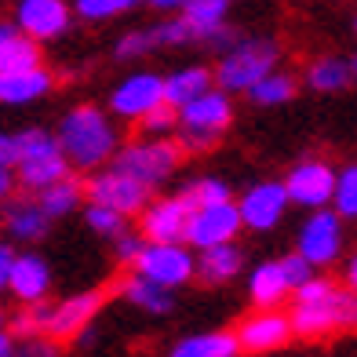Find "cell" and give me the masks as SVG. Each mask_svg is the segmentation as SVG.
I'll list each match as a JSON object with an SVG mask.
<instances>
[{
	"label": "cell",
	"instance_id": "1",
	"mask_svg": "<svg viewBox=\"0 0 357 357\" xmlns=\"http://www.w3.org/2000/svg\"><path fill=\"white\" fill-rule=\"evenodd\" d=\"M288 299H291L288 306L291 339H306V343H321L328 335L347 332L357 317L354 288L324 278V273H310L303 284L291 288Z\"/></svg>",
	"mask_w": 357,
	"mask_h": 357
},
{
	"label": "cell",
	"instance_id": "2",
	"mask_svg": "<svg viewBox=\"0 0 357 357\" xmlns=\"http://www.w3.org/2000/svg\"><path fill=\"white\" fill-rule=\"evenodd\" d=\"M55 142L73 172H99L121 150V128L109 117V109L95 102H80L62 113Z\"/></svg>",
	"mask_w": 357,
	"mask_h": 357
},
{
	"label": "cell",
	"instance_id": "3",
	"mask_svg": "<svg viewBox=\"0 0 357 357\" xmlns=\"http://www.w3.org/2000/svg\"><path fill=\"white\" fill-rule=\"evenodd\" d=\"M175 142L183 153H208L234 124V95L219 88L201 91L175 109Z\"/></svg>",
	"mask_w": 357,
	"mask_h": 357
},
{
	"label": "cell",
	"instance_id": "4",
	"mask_svg": "<svg viewBox=\"0 0 357 357\" xmlns=\"http://www.w3.org/2000/svg\"><path fill=\"white\" fill-rule=\"evenodd\" d=\"M273 66H281V44L273 37H237V44H230L219 55L212 80L226 95H245Z\"/></svg>",
	"mask_w": 357,
	"mask_h": 357
},
{
	"label": "cell",
	"instance_id": "5",
	"mask_svg": "<svg viewBox=\"0 0 357 357\" xmlns=\"http://www.w3.org/2000/svg\"><path fill=\"white\" fill-rule=\"evenodd\" d=\"M15 183H19L26 193H37L44 186L59 183L62 175H70V160L62 157L59 142L52 132L44 128H26L19 132V160H15Z\"/></svg>",
	"mask_w": 357,
	"mask_h": 357
},
{
	"label": "cell",
	"instance_id": "6",
	"mask_svg": "<svg viewBox=\"0 0 357 357\" xmlns=\"http://www.w3.org/2000/svg\"><path fill=\"white\" fill-rule=\"evenodd\" d=\"M113 168L128 172L132 178H139L142 186H160L168 183V178L178 172V165H183V150H178L175 139H153V135H142L135 142H121V150L113 153L109 160Z\"/></svg>",
	"mask_w": 357,
	"mask_h": 357
},
{
	"label": "cell",
	"instance_id": "7",
	"mask_svg": "<svg viewBox=\"0 0 357 357\" xmlns=\"http://www.w3.org/2000/svg\"><path fill=\"white\" fill-rule=\"evenodd\" d=\"M193 263H197V255L186 241H142L132 270L139 278L175 291L193 281Z\"/></svg>",
	"mask_w": 357,
	"mask_h": 357
},
{
	"label": "cell",
	"instance_id": "8",
	"mask_svg": "<svg viewBox=\"0 0 357 357\" xmlns=\"http://www.w3.org/2000/svg\"><path fill=\"white\" fill-rule=\"evenodd\" d=\"M296 252L310 263L314 270L335 266L347 252V222L332 208H314L296 230Z\"/></svg>",
	"mask_w": 357,
	"mask_h": 357
},
{
	"label": "cell",
	"instance_id": "9",
	"mask_svg": "<svg viewBox=\"0 0 357 357\" xmlns=\"http://www.w3.org/2000/svg\"><path fill=\"white\" fill-rule=\"evenodd\" d=\"M84 197H88V204H102V208H109V212L132 219L146 208V201L153 197V190L142 186L139 178H132L128 172L106 165L99 172H91V178L84 183Z\"/></svg>",
	"mask_w": 357,
	"mask_h": 357
},
{
	"label": "cell",
	"instance_id": "10",
	"mask_svg": "<svg viewBox=\"0 0 357 357\" xmlns=\"http://www.w3.org/2000/svg\"><path fill=\"white\" fill-rule=\"evenodd\" d=\"M106 306V291L102 288H88V291H73V296L47 303L44 306V339H55V343H66L77 339L84 328H91V321L99 317V310Z\"/></svg>",
	"mask_w": 357,
	"mask_h": 357
},
{
	"label": "cell",
	"instance_id": "11",
	"mask_svg": "<svg viewBox=\"0 0 357 357\" xmlns=\"http://www.w3.org/2000/svg\"><path fill=\"white\" fill-rule=\"evenodd\" d=\"M165 102V77L153 70H135L121 77L109 91V117L113 121H128L135 124L142 121L150 109H157Z\"/></svg>",
	"mask_w": 357,
	"mask_h": 357
},
{
	"label": "cell",
	"instance_id": "12",
	"mask_svg": "<svg viewBox=\"0 0 357 357\" xmlns=\"http://www.w3.org/2000/svg\"><path fill=\"white\" fill-rule=\"evenodd\" d=\"M281 186L288 193V204L296 208H328L332 201V186H335V168L324 157H306L299 165H291V172L281 178Z\"/></svg>",
	"mask_w": 357,
	"mask_h": 357
},
{
	"label": "cell",
	"instance_id": "13",
	"mask_svg": "<svg viewBox=\"0 0 357 357\" xmlns=\"http://www.w3.org/2000/svg\"><path fill=\"white\" fill-rule=\"evenodd\" d=\"M15 26L37 44L62 40L73 26V8L70 0H15Z\"/></svg>",
	"mask_w": 357,
	"mask_h": 357
},
{
	"label": "cell",
	"instance_id": "14",
	"mask_svg": "<svg viewBox=\"0 0 357 357\" xmlns=\"http://www.w3.org/2000/svg\"><path fill=\"white\" fill-rule=\"evenodd\" d=\"M234 343L241 354H252V357H263V354H273L291 343V324H288V314L284 310H255L245 314L234 328Z\"/></svg>",
	"mask_w": 357,
	"mask_h": 357
},
{
	"label": "cell",
	"instance_id": "15",
	"mask_svg": "<svg viewBox=\"0 0 357 357\" xmlns=\"http://www.w3.org/2000/svg\"><path fill=\"white\" fill-rule=\"evenodd\" d=\"M245 230L237 215V204L230 201H219V204H201V208H190V219H186V234L183 241L190 248H212V245H226V241H237V234Z\"/></svg>",
	"mask_w": 357,
	"mask_h": 357
},
{
	"label": "cell",
	"instance_id": "16",
	"mask_svg": "<svg viewBox=\"0 0 357 357\" xmlns=\"http://www.w3.org/2000/svg\"><path fill=\"white\" fill-rule=\"evenodd\" d=\"M237 204V215L245 230L255 234H266L273 226H281L284 212H288V193L281 186V178H263V183H252L245 193H241Z\"/></svg>",
	"mask_w": 357,
	"mask_h": 357
},
{
	"label": "cell",
	"instance_id": "17",
	"mask_svg": "<svg viewBox=\"0 0 357 357\" xmlns=\"http://www.w3.org/2000/svg\"><path fill=\"white\" fill-rule=\"evenodd\" d=\"M135 219H139V234L146 241H183L186 219H190V201L183 197V193L157 197V201L150 197Z\"/></svg>",
	"mask_w": 357,
	"mask_h": 357
},
{
	"label": "cell",
	"instance_id": "18",
	"mask_svg": "<svg viewBox=\"0 0 357 357\" xmlns=\"http://www.w3.org/2000/svg\"><path fill=\"white\" fill-rule=\"evenodd\" d=\"M47 291H52V266H47V259L33 252H15L8 296L19 306H29V303H44Z\"/></svg>",
	"mask_w": 357,
	"mask_h": 357
},
{
	"label": "cell",
	"instance_id": "19",
	"mask_svg": "<svg viewBox=\"0 0 357 357\" xmlns=\"http://www.w3.org/2000/svg\"><path fill=\"white\" fill-rule=\"evenodd\" d=\"M303 80L317 95H343L357 80V59L354 55H317L306 62Z\"/></svg>",
	"mask_w": 357,
	"mask_h": 357
},
{
	"label": "cell",
	"instance_id": "20",
	"mask_svg": "<svg viewBox=\"0 0 357 357\" xmlns=\"http://www.w3.org/2000/svg\"><path fill=\"white\" fill-rule=\"evenodd\" d=\"M55 88V73L44 66H29V70H15V73H0V102L4 106H29L40 102L44 95H52Z\"/></svg>",
	"mask_w": 357,
	"mask_h": 357
},
{
	"label": "cell",
	"instance_id": "21",
	"mask_svg": "<svg viewBox=\"0 0 357 357\" xmlns=\"http://www.w3.org/2000/svg\"><path fill=\"white\" fill-rule=\"evenodd\" d=\"M0 230H4L11 241H44L47 230H52V219L44 215V208L37 204V197H19L4 204V219H0Z\"/></svg>",
	"mask_w": 357,
	"mask_h": 357
},
{
	"label": "cell",
	"instance_id": "22",
	"mask_svg": "<svg viewBox=\"0 0 357 357\" xmlns=\"http://www.w3.org/2000/svg\"><path fill=\"white\" fill-rule=\"evenodd\" d=\"M291 296V284L281 270V259H266L248 273V299L255 310H281Z\"/></svg>",
	"mask_w": 357,
	"mask_h": 357
},
{
	"label": "cell",
	"instance_id": "23",
	"mask_svg": "<svg viewBox=\"0 0 357 357\" xmlns=\"http://www.w3.org/2000/svg\"><path fill=\"white\" fill-rule=\"evenodd\" d=\"M241 270H245V252L237 248V241H226V245L201 248L193 278H201L204 284H230Z\"/></svg>",
	"mask_w": 357,
	"mask_h": 357
},
{
	"label": "cell",
	"instance_id": "24",
	"mask_svg": "<svg viewBox=\"0 0 357 357\" xmlns=\"http://www.w3.org/2000/svg\"><path fill=\"white\" fill-rule=\"evenodd\" d=\"M117 291H121L124 303H132L135 310H142V314H157V317H160V314H172V310H175V291H172V288H160V284L146 281V278H139L135 270L117 284Z\"/></svg>",
	"mask_w": 357,
	"mask_h": 357
},
{
	"label": "cell",
	"instance_id": "25",
	"mask_svg": "<svg viewBox=\"0 0 357 357\" xmlns=\"http://www.w3.org/2000/svg\"><path fill=\"white\" fill-rule=\"evenodd\" d=\"M40 62H44V52L37 40L19 33L15 22H0V73L29 70V66H40Z\"/></svg>",
	"mask_w": 357,
	"mask_h": 357
},
{
	"label": "cell",
	"instance_id": "26",
	"mask_svg": "<svg viewBox=\"0 0 357 357\" xmlns=\"http://www.w3.org/2000/svg\"><path fill=\"white\" fill-rule=\"evenodd\" d=\"M215 88L212 80V66H201V62H190V66H178L165 77V106L178 109L183 102L197 99L201 91Z\"/></svg>",
	"mask_w": 357,
	"mask_h": 357
},
{
	"label": "cell",
	"instance_id": "27",
	"mask_svg": "<svg viewBox=\"0 0 357 357\" xmlns=\"http://www.w3.org/2000/svg\"><path fill=\"white\" fill-rule=\"evenodd\" d=\"M37 204L44 208V215L52 219V222H55V219H66V215H73L77 208L84 204V183H80V178H73V172L62 175L59 183L37 190Z\"/></svg>",
	"mask_w": 357,
	"mask_h": 357
},
{
	"label": "cell",
	"instance_id": "28",
	"mask_svg": "<svg viewBox=\"0 0 357 357\" xmlns=\"http://www.w3.org/2000/svg\"><path fill=\"white\" fill-rule=\"evenodd\" d=\"M234 332H197V335H183L178 343H172L168 357H237Z\"/></svg>",
	"mask_w": 357,
	"mask_h": 357
},
{
	"label": "cell",
	"instance_id": "29",
	"mask_svg": "<svg viewBox=\"0 0 357 357\" xmlns=\"http://www.w3.org/2000/svg\"><path fill=\"white\" fill-rule=\"evenodd\" d=\"M296 91H299V80L291 77L288 70L273 66L270 73L259 77L245 95H248V102H255V106H284V102L296 99Z\"/></svg>",
	"mask_w": 357,
	"mask_h": 357
},
{
	"label": "cell",
	"instance_id": "30",
	"mask_svg": "<svg viewBox=\"0 0 357 357\" xmlns=\"http://www.w3.org/2000/svg\"><path fill=\"white\" fill-rule=\"evenodd\" d=\"M230 8H234V0H186V8L178 15H183V22L193 29V40H201V37L212 33V29L226 26Z\"/></svg>",
	"mask_w": 357,
	"mask_h": 357
},
{
	"label": "cell",
	"instance_id": "31",
	"mask_svg": "<svg viewBox=\"0 0 357 357\" xmlns=\"http://www.w3.org/2000/svg\"><path fill=\"white\" fill-rule=\"evenodd\" d=\"M328 208L343 219H357V165H347V168H335V186H332V201Z\"/></svg>",
	"mask_w": 357,
	"mask_h": 357
},
{
	"label": "cell",
	"instance_id": "32",
	"mask_svg": "<svg viewBox=\"0 0 357 357\" xmlns=\"http://www.w3.org/2000/svg\"><path fill=\"white\" fill-rule=\"evenodd\" d=\"M142 0H70L73 8V19L80 22H113L121 15L135 11Z\"/></svg>",
	"mask_w": 357,
	"mask_h": 357
},
{
	"label": "cell",
	"instance_id": "33",
	"mask_svg": "<svg viewBox=\"0 0 357 357\" xmlns=\"http://www.w3.org/2000/svg\"><path fill=\"white\" fill-rule=\"evenodd\" d=\"M183 197L190 201V208H201V204H219V201H230V183H222L215 175H201V178H190Z\"/></svg>",
	"mask_w": 357,
	"mask_h": 357
},
{
	"label": "cell",
	"instance_id": "34",
	"mask_svg": "<svg viewBox=\"0 0 357 357\" xmlns=\"http://www.w3.org/2000/svg\"><path fill=\"white\" fill-rule=\"evenodd\" d=\"M150 40L153 47H183V44H193V29L183 22V15H168V19H160L150 26Z\"/></svg>",
	"mask_w": 357,
	"mask_h": 357
},
{
	"label": "cell",
	"instance_id": "35",
	"mask_svg": "<svg viewBox=\"0 0 357 357\" xmlns=\"http://www.w3.org/2000/svg\"><path fill=\"white\" fill-rule=\"evenodd\" d=\"M153 52L157 47L150 40V29H128V33H121L117 44H113V59H121V62H139Z\"/></svg>",
	"mask_w": 357,
	"mask_h": 357
},
{
	"label": "cell",
	"instance_id": "36",
	"mask_svg": "<svg viewBox=\"0 0 357 357\" xmlns=\"http://www.w3.org/2000/svg\"><path fill=\"white\" fill-rule=\"evenodd\" d=\"M84 219H88V230L99 234V237H117L124 226H128L124 215L109 212V208H102V204H88V208H84Z\"/></svg>",
	"mask_w": 357,
	"mask_h": 357
},
{
	"label": "cell",
	"instance_id": "37",
	"mask_svg": "<svg viewBox=\"0 0 357 357\" xmlns=\"http://www.w3.org/2000/svg\"><path fill=\"white\" fill-rule=\"evenodd\" d=\"M135 124L142 128V135H153V139H172L178 121H175V109L160 102L157 109H150V113H146L142 121H135Z\"/></svg>",
	"mask_w": 357,
	"mask_h": 357
},
{
	"label": "cell",
	"instance_id": "38",
	"mask_svg": "<svg viewBox=\"0 0 357 357\" xmlns=\"http://www.w3.org/2000/svg\"><path fill=\"white\" fill-rule=\"evenodd\" d=\"M142 241H146V237H142L139 230H128V226H124L117 237H109L113 259H117L121 266H132V263H135V255H139V248H142Z\"/></svg>",
	"mask_w": 357,
	"mask_h": 357
},
{
	"label": "cell",
	"instance_id": "39",
	"mask_svg": "<svg viewBox=\"0 0 357 357\" xmlns=\"http://www.w3.org/2000/svg\"><path fill=\"white\" fill-rule=\"evenodd\" d=\"M281 270H284V278H288V284L296 288V284H303L306 278H310V273H317L310 263H306V259L299 255V252H291V255H284L281 259Z\"/></svg>",
	"mask_w": 357,
	"mask_h": 357
},
{
	"label": "cell",
	"instance_id": "40",
	"mask_svg": "<svg viewBox=\"0 0 357 357\" xmlns=\"http://www.w3.org/2000/svg\"><path fill=\"white\" fill-rule=\"evenodd\" d=\"M22 357H59V343L55 339H44V335H33V339H22Z\"/></svg>",
	"mask_w": 357,
	"mask_h": 357
},
{
	"label": "cell",
	"instance_id": "41",
	"mask_svg": "<svg viewBox=\"0 0 357 357\" xmlns=\"http://www.w3.org/2000/svg\"><path fill=\"white\" fill-rule=\"evenodd\" d=\"M19 160V132H0V168H15Z\"/></svg>",
	"mask_w": 357,
	"mask_h": 357
},
{
	"label": "cell",
	"instance_id": "42",
	"mask_svg": "<svg viewBox=\"0 0 357 357\" xmlns=\"http://www.w3.org/2000/svg\"><path fill=\"white\" fill-rule=\"evenodd\" d=\"M11 263H15V248H11V245H0V296H4V291H8Z\"/></svg>",
	"mask_w": 357,
	"mask_h": 357
},
{
	"label": "cell",
	"instance_id": "43",
	"mask_svg": "<svg viewBox=\"0 0 357 357\" xmlns=\"http://www.w3.org/2000/svg\"><path fill=\"white\" fill-rule=\"evenodd\" d=\"M15 190H19V183H15V172L11 168H0V204H8L15 197Z\"/></svg>",
	"mask_w": 357,
	"mask_h": 357
},
{
	"label": "cell",
	"instance_id": "44",
	"mask_svg": "<svg viewBox=\"0 0 357 357\" xmlns=\"http://www.w3.org/2000/svg\"><path fill=\"white\" fill-rule=\"evenodd\" d=\"M142 4H150L153 11H160V15H178L186 8V0H142Z\"/></svg>",
	"mask_w": 357,
	"mask_h": 357
},
{
	"label": "cell",
	"instance_id": "45",
	"mask_svg": "<svg viewBox=\"0 0 357 357\" xmlns=\"http://www.w3.org/2000/svg\"><path fill=\"white\" fill-rule=\"evenodd\" d=\"M11 350H15V339H11L8 324H4V314H0V357H4V354H11Z\"/></svg>",
	"mask_w": 357,
	"mask_h": 357
},
{
	"label": "cell",
	"instance_id": "46",
	"mask_svg": "<svg viewBox=\"0 0 357 357\" xmlns=\"http://www.w3.org/2000/svg\"><path fill=\"white\" fill-rule=\"evenodd\" d=\"M343 284H347V288L357 284V259H354V255L347 259V266H343Z\"/></svg>",
	"mask_w": 357,
	"mask_h": 357
},
{
	"label": "cell",
	"instance_id": "47",
	"mask_svg": "<svg viewBox=\"0 0 357 357\" xmlns=\"http://www.w3.org/2000/svg\"><path fill=\"white\" fill-rule=\"evenodd\" d=\"M4 357H22V354H19V350H11V354H4Z\"/></svg>",
	"mask_w": 357,
	"mask_h": 357
}]
</instances>
